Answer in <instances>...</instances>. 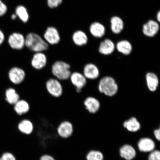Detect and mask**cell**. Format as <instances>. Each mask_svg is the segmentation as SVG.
Listing matches in <instances>:
<instances>
[{"label":"cell","mask_w":160,"mask_h":160,"mask_svg":"<svg viewBox=\"0 0 160 160\" xmlns=\"http://www.w3.org/2000/svg\"><path fill=\"white\" fill-rule=\"evenodd\" d=\"M25 46L30 51L34 52H43L49 48V44L37 34L31 33L25 38Z\"/></svg>","instance_id":"cell-1"},{"label":"cell","mask_w":160,"mask_h":160,"mask_svg":"<svg viewBox=\"0 0 160 160\" xmlns=\"http://www.w3.org/2000/svg\"><path fill=\"white\" fill-rule=\"evenodd\" d=\"M98 89L100 93L108 97H112L117 94L119 87L114 78L110 76H106L100 80Z\"/></svg>","instance_id":"cell-2"},{"label":"cell","mask_w":160,"mask_h":160,"mask_svg":"<svg viewBox=\"0 0 160 160\" xmlns=\"http://www.w3.org/2000/svg\"><path fill=\"white\" fill-rule=\"evenodd\" d=\"M51 72L56 79L61 81L69 79L72 73L71 66L62 61L55 62L52 66Z\"/></svg>","instance_id":"cell-3"},{"label":"cell","mask_w":160,"mask_h":160,"mask_svg":"<svg viewBox=\"0 0 160 160\" xmlns=\"http://www.w3.org/2000/svg\"><path fill=\"white\" fill-rule=\"evenodd\" d=\"M59 137L63 139H68L71 137L74 133L73 123L68 120H64L60 122L56 129Z\"/></svg>","instance_id":"cell-4"},{"label":"cell","mask_w":160,"mask_h":160,"mask_svg":"<svg viewBox=\"0 0 160 160\" xmlns=\"http://www.w3.org/2000/svg\"><path fill=\"white\" fill-rule=\"evenodd\" d=\"M46 88L50 95L55 98H59L62 95V85L59 80L50 78L46 83Z\"/></svg>","instance_id":"cell-5"},{"label":"cell","mask_w":160,"mask_h":160,"mask_svg":"<svg viewBox=\"0 0 160 160\" xmlns=\"http://www.w3.org/2000/svg\"><path fill=\"white\" fill-rule=\"evenodd\" d=\"M8 42L12 49L21 50L25 46V38L21 33H13L9 36Z\"/></svg>","instance_id":"cell-6"},{"label":"cell","mask_w":160,"mask_h":160,"mask_svg":"<svg viewBox=\"0 0 160 160\" xmlns=\"http://www.w3.org/2000/svg\"><path fill=\"white\" fill-rule=\"evenodd\" d=\"M69 79L75 87L76 91L78 93L81 92L82 89L87 84V79L83 74L79 72H75L71 73Z\"/></svg>","instance_id":"cell-7"},{"label":"cell","mask_w":160,"mask_h":160,"mask_svg":"<svg viewBox=\"0 0 160 160\" xmlns=\"http://www.w3.org/2000/svg\"><path fill=\"white\" fill-rule=\"evenodd\" d=\"M18 131L23 135L29 136L33 133L34 130V125L33 122L27 118H22L18 122Z\"/></svg>","instance_id":"cell-8"},{"label":"cell","mask_w":160,"mask_h":160,"mask_svg":"<svg viewBox=\"0 0 160 160\" xmlns=\"http://www.w3.org/2000/svg\"><path fill=\"white\" fill-rule=\"evenodd\" d=\"M10 81L15 85H19L24 81L26 73L23 69L18 67H14L10 70L8 73Z\"/></svg>","instance_id":"cell-9"},{"label":"cell","mask_w":160,"mask_h":160,"mask_svg":"<svg viewBox=\"0 0 160 160\" xmlns=\"http://www.w3.org/2000/svg\"><path fill=\"white\" fill-rule=\"evenodd\" d=\"M47 56L43 52L35 53L31 60L32 67L36 70H40L44 68L47 63Z\"/></svg>","instance_id":"cell-10"},{"label":"cell","mask_w":160,"mask_h":160,"mask_svg":"<svg viewBox=\"0 0 160 160\" xmlns=\"http://www.w3.org/2000/svg\"><path fill=\"white\" fill-rule=\"evenodd\" d=\"M44 38L48 44L51 45L57 44L61 40L58 31L54 27L48 28L44 35Z\"/></svg>","instance_id":"cell-11"},{"label":"cell","mask_w":160,"mask_h":160,"mask_svg":"<svg viewBox=\"0 0 160 160\" xmlns=\"http://www.w3.org/2000/svg\"><path fill=\"white\" fill-rule=\"evenodd\" d=\"M159 25L157 22L151 20L144 24L142 28L143 34L147 37L152 38L157 35L159 31Z\"/></svg>","instance_id":"cell-12"},{"label":"cell","mask_w":160,"mask_h":160,"mask_svg":"<svg viewBox=\"0 0 160 160\" xmlns=\"http://www.w3.org/2000/svg\"><path fill=\"white\" fill-rule=\"evenodd\" d=\"M83 74L87 79L95 80L99 77L100 71L94 64L89 63L84 67Z\"/></svg>","instance_id":"cell-13"},{"label":"cell","mask_w":160,"mask_h":160,"mask_svg":"<svg viewBox=\"0 0 160 160\" xmlns=\"http://www.w3.org/2000/svg\"><path fill=\"white\" fill-rule=\"evenodd\" d=\"M14 105L15 113L19 117L27 115L31 110L29 104L24 99H19Z\"/></svg>","instance_id":"cell-14"},{"label":"cell","mask_w":160,"mask_h":160,"mask_svg":"<svg viewBox=\"0 0 160 160\" xmlns=\"http://www.w3.org/2000/svg\"><path fill=\"white\" fill-rule=\"evenodd\" d=\"M115 48V45L111 39H107L100 43L98 50L101 54L109 55L113 52Z\"/></svg>","instance_id":"cell-15"},{"label":"cell","mask_w":160,"mask_h":160,"mask_svg":"<svg viewBox=\"0 0 160 160\" xmlns=\"http://www.w3.org/2000/svg\"><path fill=\"white\" fill-rule=\"evenodd\" d=\"M146 81L150 91L155 92L157 91L159 85V79L155 73L149 72L146 74Z\"/></svg>","instance_id":"cell-16"},{"label":"cell","mask_w":160,"mask_h":160,"mask_svg":"<svg viewBox=\"0 0 160 160\" xmlns=\"http://www.w3.org/2000/svg\"><path fill=\"white\" fill-rule=\"evenodd\" d=\"M84 105L89 113H95L99 111L101 104L99 100L92 97H89L84 101Z\"/></svg>","instance_id":"cell-17"},{"label":"cell","mask_w":160,"mask_h":160,"mask_svg":"<svg viewBox=\"0 0 160 160\" xmlns=\"http://www.w3.org/2000/svg\"><path fill=\"white\" fill-rule=\"evenodd\" d=\"M89 31L93 37L96 38H101L105 33V26L99 22L92 23L89 27Z\"/></svg>","instance_id":"cell-18"},{"label":"cell","mask_w":160,"mask_h":160,"mask_svg":"<svg viewBox=\"0 0 160 160\" xmlns=\"http://www.w3.org/2000/svg\"><path fill=\"white\" fill-rule=\"evenodd\" d=\"M115 47L118 52L126 56L131 54L133 49L131 42L126 40H121L118 42Z\"/></svg>","instance_id":"cell-19"},{"label":"cell","mask_w":160,"mask_h":160,"mask_svg":"<svg viewBox=\"0 0 160 160\" xmlns=\"http://www.w3.org/2000/svg\"><path fill=\"white\" fill-rule=\"evenodd\" d=\"M111 28L112 32L115 34H118L123 31L124 23L123 20L118 16H114L110 20Z\"/></svg>","instance_id":"cell-20"},{"label":"cell","mask_w":160,"mask_h":160,"mask_svg":"<svg viewBox=\"0 0 160 160\" xmlns=\"http://www.w3.org/2000/svg\"><path fill=\"white\" fill-rule=\"evenodd\" d=\"M155 143L152 140L149 138H143L138 143V147L140 151L143 152H152L155 148Z\"/></svg>","instance_id":"cell-21"},{"label":"cell","mask_w":160,"mask_h":160,"mask_svg":"<svg viewBox=\"0 0 160 160\" xmlns=\"http://www.w3.org/2000/svg\"><path fill=\"white\" fill-rule=\"evenodd\" d=\"M72 40L76 45L81 47L87 44L88 42V37L84 32L79 30L74 33Z\"/></svg>","instance_id":"cell-22"},{"label":"cell","mask_w":160,"mask_h":160,"mask_svg":"<svg viewBox=\"0 0 160 160\" xmlns=\"http://www.w3.org/2000/svg\"><path fill=\"white\" fill-rule=\"evenodd\" d=\"M120 154L122 157L127 160H131L136 155L135 150L131 145H125L120 149Z\"/></svg>","instance_id":"cell-23"},{"label":"cell","mask_w":160,"mask_h":160,"mask_svg":"<svg viewBox=\"0 0 160 160\" xmlns=\"http://www.w3.org/2000/svg\"><path fill=\"white\" fill-rule=\"evenodd\" d=\"M6 100L11 105H14L20 99V96L15 89L9 88L5 92Z\"/></svg>","instance_id":"cell-24"},{"label":"cell","mask_w":160,"mask_h":160,"mask_svg":"<svg viewBox=\"0 0 160 160\" xmlns=\"http://www.w3.org/2000/svg\"><path fill=\"white\" fill-rule=\"evenodd\" d=\"M123 126L128 131L132 132H137L141 128L139 122L136 118L133 117L125 121L123 123Z\"/></svg>","instance_id":"cell-25"},{"label":"cell","mask_w":160,"mask_h":160,"mask_svg":"<svg viewBox=\"0 0 160 160\" xmlns=\"http://www.w3.org/2000/svg\"><path fill=\"white\" fill-rule=\"evenodd\" d=\"M15 14L24 23L27 22L29 19V15L27 10L23 6H18L15 10Z\"/></svg>","instance_id":"cell-26"},{"label":"cell","mask_w":160,"mask_h":160,"mask_svg":"<svg viewBox=\"0 0 160 160\" xmlns=\"http://www.w3.org/2000/svg\"><path fill=\"white\" fill-rule=\"evenodd\" d=\"M86 158L87 160H103V156L101 152L91 151L87 153Z\"/></svg>","instance_id":"cell-27"},{"label":"cell","mask_w":160,"mask_h":160,"mask_svg":"<svg viewBox=\"0 0 160 160\" xmlns=\"http://www.w3.org/2000/svg\"><path fill=\"white\" fill-rule=\"evenodd\" d=\"M0 160H17V157L12 152L8 151L4 152L0 157Z\"/></svg>","instance_id":"cell-28"},{"label":"cell","mask_w":160,"mask_h":160,"mask_svg":"<svg viewBox=\"0 0 160 160\" xmlns=\"http://www.w3.org/2000/svg\"><path fill=\"white\" fill-rule=\"evenodd\" d=\"M149 160H160V152L155 150L152 151L149 156Z\"/></svg>","instance_id":"cell-29"},{"label":"cell","mask_w":160,"mask_h":160,"mask_svg":"<svg viewBox=\"0 0 160 160\" xmlns=\"http://www.w3.org/2000/svg\"><path fill=\"white\" fill-rule=\"evenodd\" d=\"M63 0H47L48 5L51 8L57 7L62 2Z\"/></svg>","instance_id":"cell-30"},{"label":"cell","mask_w":160,"mask_h":160,"mask_svg":"<svg viewBox=\"0 0 160 160\" xmlns=\"http://www.w3.org/2000/svg\"><path fill=\"white\" fill-rule=\"evenodd\" d=\"M7 10V6L2 0H0V17L5 15Z\"/></svg>","instance_id":"cell-31"},{"label":"cell","mask_w":160,"mask_h":160,"mask_svg":"<svg viewBox=\"0 0 160 160\" xmlns=\"http://www.w3.org/2000/svg\"><path fill=\"white\" fill-rule=\"evenodd\" d=\"M39 160H56L52 155L49 154H44L40 157Z\"/></svg>","instance_id":"cell-32"},{"label":"cell","mask_w":160,"mask_h":160,"mask_svg":"<svg viewBox=\"0 0 160 160\" xmlns=\"http://www.w3.org/2000/svg\"><path fill=\"white\" fill-rule=\"evenodd\" d=\"M5 39L4 34L2 31L0 29V45H1Z\"/></svg>","instance_id":"cell-33"},{"label":"cell","mask_w":160,"mask_h":160,"mask_svg":"<svg viewBox=\"0 0 160 160\" xmlns=\"http://www.w3.org/2000/svg\"><path fill=\"white\" fill-rule=\"evenodd\" d=\"M155 137L158 140L160 141V130L159 129H156L154 131Z\"/></svg>","instance_id":"cell-34"},{"label":"cell","mask_w":160,"mask_h":160,"mask_svg":"<svg viewBox=\"0 0 160 160\" xmlns=\"http://www.w3.org/2000/svg\"><path fill=\"white\" fill-rule=\"evenodd\" d=\"M157 19L158 22H159L160 21V12L159 11L157 13Z\"/></svg>","instance_id":"cell-35"},{"label":"cell","mask_w":160,"mask_h":160,"mask_svg":"<svg viewBox=\"0 0 160 160\" xmlns=\"http://www.w3.org/2000/svg\"><path fill=\"white\" fill-rule=\"evenodd\" d=\"M17 17V16L15 14H13L12 15L11 17V19L13 20H15Z\"/></svg>","instance_id":"cell-36"}]
</instances>
